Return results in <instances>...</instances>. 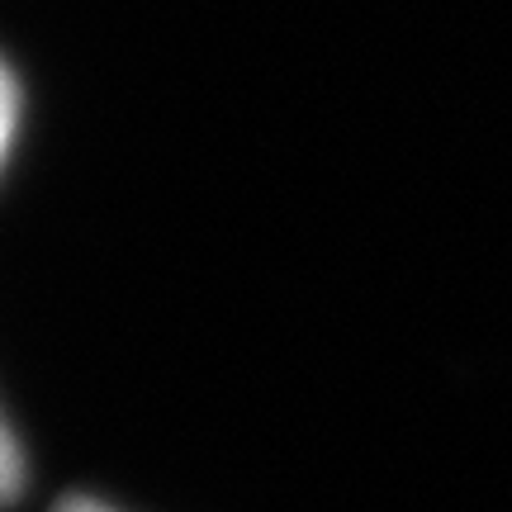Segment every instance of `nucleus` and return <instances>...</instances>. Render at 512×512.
I'll use <instances>...</instances> for the list:
<instances>
[{"label": "nucleus", "instance_id": "1", "mask_svg": "<svg viewBox=\"0 0 512 512\" xmlns=\"http://www.w3.org/2000/svg\"><path fill=\"white\" fill-rule=\"evenodd\" d=\"M15 128H19V81L5 67V57H0V166H5L10 147H15Z\"/></svg>", "mask_w": 512, "mask_h": 512}, {"label": "nucleus", "instance_id": "2", "mask_svg": "<svg viewBox=\"0 0 512 512\" xmlns=\"http://www.w3.org/2000/svg\"><path fill=\"white\" fill-rule=\"evenodd\" d=\"M19 489H24V456H19V441L10 432V422L0 418V503H10Z\"/></svg>", "mask_w": 512, "mask_h": 512}, {"label": "nucleus", "instance_id": "3", "mask_svg": "<svg viewBox=\"0 0 512 512\" xmlns=\"http://www.w3.org/2000/svg\"><path fill=\"white\" fill-rule=\"evenodd\" d=\"M57 512H119V508H110V503H100V498H67V503H62V508Z\"/></svg>", "mask_w": 512, "mask_h": 512}]
</instances>
